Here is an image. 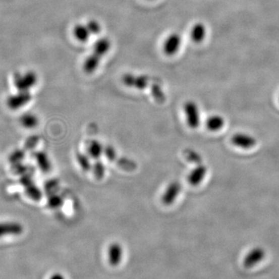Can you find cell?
<instances>
[{
	"label": "cell",
	"mask_w": 279,
	"mask_h": 279,
	"mask_svg": "<svg viewBox=\"0 0 279 279\" xmlns=\"http://www.w3.org/2000/svg\"><path fill=\"white\" fill-rule=\"evenodd\" d=\"M58 187H59V181L55 180V179H51V180L46 182L45 187L44 188H45L46 192L53 194V193H55L53 192L58 189Z\"/></svg>",
	"instance_id": "f546056e"
},
{
	"label": "cell",
	"mask_w": 279,
	"mask_h": 279,
	"mask_svg": "<svg viewBox=\"0 0 279 279\" xmlns=\"http://www.w3.org/2000/svg\"><path fill=\"white\" fill-rule=\"evenodd\" d=\"M77 160L82 170L85 171V172H89L92 169L89 157L86 154L79 153L77 154Z\"/></svg>",
	"instance_id": "44dd1931"
},
{
	"label": "cell",
	"mask_w": 279,
	"mask_h": 279,
	"mask_svg": "<svg viewBox=\"0 0 279 279\" xmlns=\"http://www.w3.org/2000/svg\"><path fill=\"white\" fill-rule=\"evenodd\" d=\"M124 258V249L119 243H113L107 251V260L112 267H117L122 262Z\"/></svg>",
	"instance_id": "277c9868"
},
{
	"label": "cell",
	"mask_w": 279,
	"mask_h": 279,
	"mask_svg": "<svg viewBox=\"0 0 279 279\" xmlns=\"http://www.w3.org/2000/svg\"><path fill=\"white\" fill-rule=\"evenodd\" d=\"M184 112L188 126L192 129L197 128L200 124V113L197 104L193 101H188L184 104Z\"/></svg>",
	"instance_id": "7a4b0ae2"
},
{
	"label": "cell",
	"mask_w": 279,
	"mask_h": 279,
	"mask_svg": "<svg viewBox=\"0 0 279 279\" xmlns=\"http://www.w3.org/2000/svg\"><path fill=\"white\" fill-rule=\"evenodd\" d=\"M117 164H119L120 167L127 171L134 170L137 168V165H136L134 160L126 158V157L118 159L117 160Z\"/></svg>",
	"instance_id": "83f0119b"
},
{
	"label": "cell",
	"mask_w": 279,
	"mask_h": 279,
	"mask_svg": "<svg viewBox=\"0 0 279 279\" xmlns=\"http://www.w3.org/2000/svg\"><path fill=\"white\" fill-rule=\"evenodd\" d=\"M123 82L129 87L144 89L148 85V79L145 76H135L132 74H127L123 78Z\"/></svg>",
	"instance_id": "ba28073f"
},
{
	"label": "cell",
	"mask_w": 279,
	"mask_h": 279,
	"mask_svg": "<svg viewBox=\"0 0 279 279\" xmlns=\"http://www.w3.org/2000/svg\"><path fill=\"white\" fill-rule=\"evenodd\" d=\"M39 142L38 136H31L27 139L25 143V147L27 150H32L37 145Z\"/></svg>",
	"instance_id": "1f68e13d"
},
{
	"label": "cell",
	"mask_w": 279,
	"mask_h": 279,
	"mask_svg": "<svg viewBox=\"0 0 279 279\" xmlns=\"http://www.w3.org/2000/svg\"><path fill=\"white\" fill-rule=\"evenodd\" d=\"M37 77L34 72H27L24 76H19L15 79V85L20 92H28L37 83Z\"/></svg>",
	"instance_id": "8992f818"
},
{
	"label": "cell",
	"mask_w": 279,
	"mask_h": 279,
	"mask_svg": "<svg viewBox=\"0 0 279 279\" xmlns=\"http://www.w3.org/2000/svg\"><path fill=\"white\" fill-rule=\"evenodd\" d=\"M232 143L241 148L250 149L256 145L257 141L254 137L249 134L239 133L233 136Z\"/></svg>",
	"instance_id": "30bf717a"
},
{
	"label": "cell",
	"mask_w": 279,
	"mask_h": 279,
	"mask_svg": "<svg viewBox=\"0 0 279 279\" xmlns=\"http://www.w3.org/2000/svg\"><path fill=\"white\" fill-rule=\"evenodd\" d=\"M112 44L108 37H100L92 45V53L104 58L110 50Z\"/></svg>",
	"instance_id": "4fadbf2b"
},
{
	"label": "cell",
	"mask_w": 279,
	"mask_h": 279,
	"mask_svg": "<svg viewBox=\"0 0 279 279\" xmlns=\"http://www.w3.org/2000/svg\"><path fill=\"white\" fill-rule=\"evenodd\" d=\"M206 173H207V169L206 166L202 165V164H198L197 167L195 168L189 173L188 181L192 186H198L203 181L204 178L206 177Z\"/></svg>",
	"instance_id": "9a60e30c"
},
{
	"label": "cell",
	"mask_w": 279,
	"mask_h": 279,
	"mask_svg": "<svg viewBox=\"0 0 279 279\" xmlns=\"http://www.w3.org/2000/svg\"><path fill=\"white\" fill-rule=\"evenodd\" d=\"M14 173L18 175H21V176L33 175L34 172L33 168L28 165H24V164H21V163L14 164Z\"/></svg>",
	"instance_id": "d4e9b609"
},
{
	"label": "cell",
	"mask_w": 279,
	"mask_h": 279,
	"mask_svg": "<svg viewBox=\"0 0 279 279\" xmlns=\"http://www.w3.org/2000/svg\"><path fill=\"white\" fill-rule=\"evenodd\" d=\"M265 256L266 252L264 248L256 247L250 251L244 257L243 264L246 268H248V269L253 268L257 264L261 263L264 259Z\"/></svg>",
	"instance_id": "3957f363"
},
{
	"label": "cell",
	"mask_w": 279,
	"mask_h": 279,
	"mask_svg": "<svg viewBox=\"0 0 279 279\" xmlns=\"http://www.w3.org/2000/svg\"><path fill=\"white\" fill-rule=\"evenodd\" d=\"M49 279H66V276L64 275L62 273L57 272L51 274Z\"/></svg>",
	"instance_id": "d6a6232c"
},
{
	"label": "cell",
	"mask_w": 279,
	"mask_h": 279,
	"mask_svg": "<svg viewBox=\"0 0 279 279\" xmlns=\"http://www.w3.org/2000/svg\"><path fill=\"white\" fill-rule=\"evenodd\" d=\"M92 170H93L94 176L97 179H102L105 176V168L103 163L100 160H96L95 164L92 165Z\"/></svg>",
	"instance_id": "603a6c76"
},
{
	"label": "cell",
	"mask_w": 279,
	"mask_h": 279,
	"mask_svg": "<svg viewBox=\"0 0 279 279\" xmlns=\"http://www.w3.org/2000/svg\"><path fill=\"white\" fill-rule=\"evenodd\" d=\"M20 123L26 128H34L38 125V118L32 114H24L20 118Z\"/></svg>",
	"instance_id": "ffe728a7"
},
{
	"label": "cell",
	"mask_w": 279,
	"mask_h": 279,
	"mask_svg": "<svg viewBox=\"0 0 279 279\" xmlns=\"http://www.w3.org/2000/svg\"><path fill=\"white\" fill-rule=\"evenodd\" d=\"M86 25H87L92 35H97V34H100L101 31H102V25L98 20H89L86 23Z\"/></svg>",
	"instance_id": "484cf974"
},
{
	"label": "cell",
	"mask_w": 279,
	"mask_h": 279,
	"mask_svg": "<svg viewBox=\"0 0 279 279\" xmlns=\"http://www.w3.org/2000/svg\"><path fill=\"white\" fill-rule=\"evenodd\" d=\"M34 158H35L37 164H38L39 169L43 173H48L51 169V163L50 159L45 152H35L34 154Z\"/></svg>",
	"instance_id": "e0dca14e"
},
{
	"label": "cell",
	"mask_w": 279,
	"mask_h": 279,
	"mask_svg": "<svg viewBox=\"0 0 279 279\" xmlns=\"http://www.w3.org/2000/svg\"><path fill=\"white\" fill-rule=\"evenodd\" d=\"M151 94H152L153 97L154 98L157 102H164L165 100V95H164V92H163L161 88L157 84H154L151 88Z\"/></svg>",
	"instance_id": "cb8c5ba5"
},
{
	"label": "cell",
	"mask_w": 279,
	"mask_h": 279,
	"mask_svg": "<svg viewBox=\"0 0 279 279\" xmlns=\"http://www.w3.org/2000/svg\"><path fill=\"white\" fill-rule=\"evenodd\" d=\"M181 185L178 182H173L168 186L162 196V202L166 206H170L179 196L181 192Z\"/></svg>",
	"instance_id": "9c48e42d"
},
{
	"label": "cell",
	"mask_w": 279,
	"mask_h": 279,
	"mask_svg": "<svg viewBox=\"0 0 279 279\" xmlns=\"http://www.w3.org/2000/svg\"><path fill=\"white\" fill-rule=\"evenodd\" d=\"M23 231L24 228L19 222H0V238L7 235H20Z\"/></svg>",
	"instance_id": "8fae6325"
},
{
	"label": "cell",
	"mask_w": 279,
	"mask_h": 279,
	"mask_svg": "<svg viewBox=\"0 0 279 279\" xmlns=\"http://www.w3.org/2000/svg\"><path fill=\"white\" fill-rule=\"evenodd\" d=\"M72 34L74 38L81 43L89 41L92 36L86 24H76L72 28Z\"/></svg>",
	"instance_id": "2e32d148"
},
{
	"label": "cell",
	"mask_w": 279,
	"mask_h": 279,
	"mask_svg": "<svg viewBox=\"0 0 279 279\" xmlns=\"http://www.w3.org/2000/svg\"><path fill=\"white\" fill-rule=\"evenodd\" d=\"M24 156H25V154H24L23 151L18 150V151H14L12 155L10 156V161L14 163V164H18V163L22 161L23 159L24 158Z\"/></svg>",
	"instance_id": "4dcf8cb0"
},
{
	"label": "cell",
	"mask_w": 279,
	"mask_h": 279,
	"mask_svg": "<svg viewBox=\"0 0 279 279\" xmlns=\"http://www.w3.org/2000/svg\"><path fill=\"white\" fill-rule=\"evenodd\" d=\"M207 27L202 22L195 23L189 30V37L195 44H201L207 37Z\"/></svg>",
	"instance_id": "52a82bcc"
},
{
	"label": "cell",
	"mask_w": 279,
	"mask_h": 279,
	"mask_svg": "<svg viewBox=\"0 0 279 279\" xmlns=\"http://www.w3.org/2000/svg\"><path fill=\"white\" fill-rule=\"evenodd\" d=\"M104 154L108 160L110 161H114L117 160V153H116L115 149L112 146H106L104 148Z\"/></svg>",
	"instance_id": "f1b7e54d"
},
{
	"label": "cell",
	"mask_w": 279,
	"mask_h": 279,
	"mask_svg": "<svg viewBox=\"0 0 279 279\" xmlns=\"http://www.w3.org/2000/svg\"><path fill=\"white\" fill-rule=\"evenodd\" d=\"M102 59V58H101L100 56L92 52L90 54L85 58V61H84L83 65H82L84 72L87 74H92L95 72L99 68Z\"/></svg>",
	"instance_id": "5bb4252c"
},
{
	"label": "cell",
	"mask_w": 279,
	"mask_h": 279,
	"mask_svg": "<svg viewBox=\"0 0 279 279\" xmlns=\"http://www.w3.org/2000/svg\"><path fill=\"white\" fill-rule=\"evenodd\" d=\"M21 184L25 188L26 193L29 197L35 201L41 199L42 192L40 189L34 184L32 175H24L20 179Z\"/></svg>",
	"instance_id": "5b68a950"
},
{
	"label": "cell",
	"mask_w": 279,
	"mask_h": 279,
	"mask_svg": "<svg viewBox=\"0 0 279 279\" xmlns=\"http://www.w3.org/2000/svg\"><path fill=\"white\" fill-rule=\"evenodd\" d=\"M32 96L29 92H20L16 95H13L8 99V105L11 109H20L31 100Z\"/></svg>",
	"instance_id": "7c38bea8"
},
{
	"label": "cell",
	"mask_w": 279,
	"mask_h": 279,
	"mask_svg": "<svg viewBox=\"0 0 279 279\" xmlns=\"http://www.w3.org/2000/svg\"><path fill=\"white\" fill-rule=\"evenodd\" d=\"M185 156H186V159L189 160V162L198 164H201V162H202V157L193 150L187 149L186 152H185Z\"/></svg>",
	"instance_id": "4316f807"
},
{
	"label": "cell",
	"mask_w": 279,
	"mask_h": 279,
	"mask_svg": "<svg viewBox=\"0 0 279 279\" xmlns=\"http://www.w3.org/2000/svg\"><path fill=\"white\" fill-rule=\"evenodd\" d=\"M89 155L95 160L100 158L101 156L104 153V148L102 144L97 141H92L89 144L88 148Z\"/></svg>",
	"instance_id": "d6986e66"
},
{
	"label": "cell",
	"mask_w": 279,
	"mask_h": 279,
	"mask_svg": "<svg viewBox=\"0 0 279 279\" xmlns=\"http://www.w3.org/2000/svg\"><path fill=\"white\" fill-rule=\"evenodd\" d=\"M182 45V37L177 32H173L163 40L162 50L169 57H173L179 53Z\"/></svg>",
	"instance_id": "6da1fadb"
},
{
	"label": "cell",
	"mask_w": 279,
	"mask_h": 279,
	"mask_svg": "<svg viewBox=\"0 0 279 279\" xmlns=\"http://www.w3.org/2000/svg\"><path fill=\"white\" fill-rule=\"evenodd\" d=\"M224 119L219 115L211 116L206 121V127L210 131H218L224 127Z\"/></svg>",
	"instance_id": "ac0fdd59"
},
{
	"label": "cell",
	"mask_w": 279,
	"mask_h": 279,
	"mask_svg": "<svg viewBox=\"0 0 279 279\" xmlns=\"http://www.w3.org/2000/svg\"><path fill=\"white\" fill-rule=\"evenodd\" d=\"M62 204H63V199L62 196L56 193L50 194L47 199V206L50 209H58L62 206Z\"/></svg>",
	"instance_id": "7402d4cb"
}]
</instances>
